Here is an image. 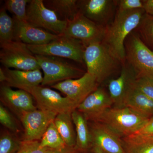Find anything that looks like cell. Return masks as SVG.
<instances>
[{"label":"cell","instance_id":"19","mask_svg":"<svg viewBox=\"0 0 153 153\" xmlns=\"http://www.w3.org/2000/svg\"><path fill=\"white\" fill-rule=\"evenodd\" d=\"M2 68L6 76L5 82L2 83L10 87L23 90L26 88L40 85L43 82V76L41 69L24 71L4 67Z\"/></svg>","mask_w":153,"mask_h":153},{"label":"cell","instance_id":"2","mask_svg":"<svg viewBox=\"0 0 153 153\" xmlns=\"http://www.w3.org/2000/svg\"><path fill=\"white\" fill-rule=\"evenodd\" d=\"M149 119L127 107L113 106L102 114L97 122L106 125L121 136L126 137L139 131Z\"/></svg>","mask_w":153,"mask_h":153},{"label":"cell","instance_id":"11","mask_svg":"<svg viewBox=\"0 0 153 153\" xmlns=\"http://www.w3.org/2000/svg\"><path fill=\"white\" fill-rule=\"evenodd\" d=\"M88 123L91 135V153H125L119 134L100 122Z\"/></svg>","mask_w":153,"mask_h":153},{"label":"cell","instance_id":"4","mask_svg":"<svg viewBox=\"0 0 153 153\" xmlns=\"http://www.w3.org/2000/svg\"><path fill=\"white\" fill-rule=\"evenodd\" d=\"M41 69L44 72L41 85H52L69 79L81 77L85 72L64 58L35 55Z\"/></svg>","mask_w":153,"mask_h":153},{"label":"cell","instance_id":"5","mask_svg":"<svg viewBox=\"0 0 153 153\" xmlns=\"http://www.w3.org/2000/svg\"><path fill=\"white\" fill-rule=\"evenodd\" d=\"M27 45L35 55L54 56L84 63L83 54L85 47L84 44L79 40L63 35L44 45Z\"/></svg>","mask_w":153,"mask_h":153},{"label":"cell","instance_id":"7","mask_svg":"<svg viewBox=\"0 0 153 153\" xmlns=\"http://www.w3.org/2000/svg\"><path fill=\"white\" fill-rule=\"evenodd\" d=\"M27 22L58 36L63 35L67 25L46 7L43 0H30L27 7Z\"/></svg>","mask_w":153,"mask_h":153},{"label":"cell","instance_id":"35","mask_svg":"<svg viewBox=\"0 0 153 153\" xmlns=\"http://www.w3.org/2000/svg\"><path fill=\"white\" fill-rule=\"evenodd\" d=\"M45 153H78L74 147H70L66 146L64 147L58 149L47 148Z\"/></svg>","mask_w":153,"mask_h":153},{"label":"cell","instance_id":"34","mask_svg":"<svg viewBox=\"0 0 153 153\" xmlns=\"http://www.w3.org/2000/svg\"><path fill=\"white\" fill-rule=\"evenodd\" d=\"M133 134L153 138V116L150 118L147 123L139 131Z\"/></svg>","mask_w":153,"mask_h":153},{"label":"cell","instance_id":"16","mask_svg":"<svg viewBox=\"0 0 153 153\" xmlns=\"http://www.w3.org/2000/svg\"><path fill=\"white\" fill-rule=\"evenodd\" d=\"M115 5V1L111 0L78 1L79 13L105 27L112 18Z\"/></svg>","mask_w":153,"mask_h":153},{"label":"cell","instance_id":"9","mask_svg":"<svg viewBox=\"0 0 153 153\" xmlns=\"http://www.w3.org/2000/svg\"><path fill=\"white\" fill-rule=\"evenodd\" d=\"M23 90L27 91L36 101L38 109L56 113L57 114L72 112L77 106L66 97L45 86L26 88Z\"/></svg>","mask_w":153,"mask_h":153},{"label":"cell","instance_id":"1","mask_svg":"<svg viewBox=\"0 0 153 153\" xmlns=\"http://www.w3.org/2000/svg\"><path fill=\"white\" fill-rule=\"evenodd\" d=\"M145 14L143 9L127 11L117 10L114 20L106 27L102 42L121 63H124L126 60V39L138 27Z\"/></svg>","mask_w":153,"mask_h":153},{"label":"cell","instance_id":"28","mask_svg":"<svg viewBox=\"0 0 153 153\" xmlns=\"http://www.w3.org/2000/svg\"><path fill=\"white\" fill-rule=\"evenodd\" d=\"M16 134L11 132H4L0 137V153H16L22 142Z\"/></svg>","mask_w":153,"mask_h":153},{"label":"cell","instance_id":"21","mask_svg":"<svg viewBox=\"0 0 153 153\" xmlns=\"http://www.w3.org/2000/svg\"><path fill=\"white\" fill-rule=\"evenodd\" d=\"M124 106L151 118L153 116V100L143 93L135 84L127 96Z\"/></svg>","mask_w":153,"mask_h":153},{"label":"cell","instance_id":"36","mask_svg":"<svg viewBox=\"0 0 153 153\" xmlns=\"http://www.w3.org/2000/svg\"><path fill=\"white\" fill-rule=\"evenodd\" d=\"M143 2V9L145 13L153 16V0H144Z\"/></svg>","mask_w":153,"mask_h":153},{"label":"cell","instance_id":"24","mask_svg":"<svg viewBox=\"0 0 153 153\" xmlns=\"http://www.w3.org/2000/svg\"><path fill=\"white\" fill-rule=\"evenodd\" d=\"M125 153H153V138L132 134L122 137Z\"/></svg>","mask_w":153,"mask_h":153},{"label":"cell","instance_id":"12","mask_svg":"<svg viewBox=\"0 0 153 153\" xmlns=\"http://www.w3.org/2000/svg\"><path fill=\"white\" fill-rule=\"evenodd\" d=\"M99 85L93 75L86 72L79 78L64 80L51 87L63 94L78 106Z\"/></svg>","mask_w":153,"mask_h":153},{"label":"cell","instance_id":"37","mask_svg":"<svg viewBox=\"0 0 153 153\" xmlns=\"http://www.w3.org/2000/svg\"><path fill=\"white\" fill-rule=\"evenodd\" d=\"M6 76L4 71L3 70L2 68H0V81L2 83L5 82Z\"/></svg>","mask_w":153,"mask_h":153},{"label":"cell","instance_id":"13","mask_svg":"<svg viewBox=\"0 0 153 153\" xmlns=\"http://www.w3.org/2000/svg\"><path fill=\"white\" fill-rule=\"evenodd\" d=\"M56 113L40 109L24 113L19 119L24 127V141H40L50 123L57 115Z\"/></svg>","mask_w":153,"mask_h":153},{"label":"cell","instance_id":"30","mask_svg":"<svg viewBox=\"0 0 153 153\" xmlns=\"http://www.w3.org/2000/svg\"><path fill=\"white\" fill-rule=\"evenodd\" d=\"M0 123L10 131L16 134L20 131L14 118L8 110L1 104L0 105Z\"/></svg>","mask_w":153,"mask_h":153},{"label":"cell","instance_id":"22","mask_svg":"<svg viewBox=\"0 0 153 153\" xmlns=\"http://www.w3.org/2000/svg\"><path fill=\"white\" fill-rule=\"evenodd\" d=\"M45 5L54 11L60 20L68 22L79 13L78 1L43 0Z\"/></svg>","mask_w":153,"mask_h":153},{"label":"cell","instance_id":"32","mask_svg":"<svg viewBox=\"0 0 153 153\" xmlns=\"http://www.w3.org/2000/svg\"><path fill=\"white\" fill-rule=\"evenodd\" d=\"M46 149L41 147L40 141L23 140L16 153H45Z\"/></svg>","mask_w":153,"mask_h":153},{"label":"cell","instance_id":"3","mask_svg":"<svg viewBox=\"0 0 153 153\" xmlns=\"http://www.w3.org/2000/svg\"><path fill=\"white\" fill-rule=\"evenodd\" d=\"M83 60L86 72L93 75L99 84L114 72L120 62L102 42L93 43L85 47Z\"/></svg>","mask_w":153,"mask_h":153},{"label":"cell","instance_id":"27","mask_svg":"<svg viewBox=\"0 0 153 153\" xmlns=\"http://www.w3.org/2000/svg\"><path fill=\"white\" fill-rule=\"evenodd\" d=\"M30 0H7L4 6L13 15V18L21 22H27V7Z\"/></svg>","mask_w":153,"mask_h":153},{"label":"cell","instance_id":"26","mask_svg":"<svg viewBox=\"0 0 153 153\" xmlns=\"http://www.w3.org/2000/svg\"><path fill=\"white\" fill-rule=\"evenodd\" d=\"M53 121L49 125L40 141L41 148L58 149L66 146Z\"/></svg>","mask_w":153,"mask_h":153},{"label":"cell","instance_id":"14","mask_svg":"<svg viewBox=\"0 0 153 153\" xmlns=\"http://www.w3.org/2000/svg\"><path fill=\"white\" fill-rule=\"evenodd\" d=\"M123 63L120 74L117 78L111 79L108 84L109 93L113 106L124 107L127 96L135 84L137 74L131 66Z\"/></svg>","mask_w":153,"mask_h":153},{"label":"cell","instance_id":"33","mask_svg":"<svg viewBox=\"0 0 153 153\" xmlns=\"http://www.w3.org/2000/svg\"><path fill=\"white\" fill-rule=\"evenodd\" d=\"M115 2L120 11L134 10L143 9V1L141 0H120Z\"/></svg>","mask_w":153,"mask_h":153},{"label":"cell","instance_id":"18","mask_svg":"<svg viewBox=\"0 0 153 153\" xmlns=\"http://www.w3.org/2000/svg\"><path fill=\"white\" fill-rule=\"evenodd\" d=\"M15 26V41L27 45L38 46L48 44L58 38L55 35L30 25L27 22H21L13 18Z\"/></svg>","mask_w":153,"mask_h":153},{"label":"cell","instance_id":"20","mask_svg":"<svg viewBox=\"0 0 153 153\" xmlns=\"http://www.w3.org/2000/svg\"><path fill=\"white\" fill-rule=\"evenodd\" d=\"M76 131V143L74 148L78 153H91V139L88 121L77 110L71 113Z\"/></svg>","mask_w":153,"mask_h":153},{"label":"cell","instance_id":"25","mask_svg":"<svg viewBox=\"0 0 153 153\" xmlns=\"http://www.w3.org/2000/svg\"><path fill=\"white\" fill-rule=\"evenodd\" d=\"M13 41H15L14 19L3 7L0 10V45Z\"/></svg>","mask_w":153,"mask_h":153},{"label":"cell","instance_id":"23","mask_svg":"<svg viewBox=\"0 0 153 153\" xmlns=\"http://www.w3.org/2000/svg\"><path fill=\"white\" fill-rule=\"evenodd\" d=\"M71 113L68 112L59 114L53 122L66 146L74 147L76 134Z\"/></svg>","mask_w":153,"mask_h":153},{"label":"cell","instance_id":"29","mask_svg":"<svg viewBox=\"0 0 153 153\" xmlns=\"http://www.w3.org/2000/svg\"><path fill=\"white\" fill-rule=\"evenodd\" d=\"M138 27L144 41L153 49V16L145 13Z\"/></svg>","mask_w":153,"mask_h":153},{"label":"cell","instance_id":"6","mask_svg":"<svg viewBox=\"0 0 153 153\" xmlns=\"http://www.w3.org/2000/svg\"><path fill=\"white\" fill-rule=\"evenodd\" d=\"M0 47V62L3 67L24 71L41 69L27 44L13 41L1 44Z\"/></svg>","mask_w":153,"mask_h":153},{"label":"cell","instance_id":"17","mask_svg":"<svg viewBox=\"0 0 153 153\" xmlns=\"http://www.w3.org/2000/svg\"><path fill=\"white\" fill-rule=\"evenodd\" d=\"M0 96L3 104L10 108L19 117L24 113L37 109L33 102V97L26 91L14 90L8 85L2 83Z\"/></svg>","mask_w":153,"mask_h":153},{"label":"cell","instance_id":"10","mask_svg":"<svg viewBox=\"0 0 153 153\" xmlns=\"http://www.w3.org/2000/svg\"><path fill=\"white\" fill-rule=\"evenodd\" d=\"M106 27L94 23L80 13L67 22L63 35L79 40L85 47L91 44L102 42Z\"/></svg>","mask_w":153,"mask_h":153},{"label":"cell","instance_id":"31","mask_svg":"<svg viewBox=\"0 0 153 153\" xmlns=\"http://www.w3.org/2000/svg\"><path fill=\"white\" fill-rule=\"evenodd\" d=\"M135 85L143 93L153 100V75L137 74Z\"/></svg>","mask_w":153,"mask_h":153},{"label":"cell","instance_id":"15","mask_svg":"<svg viewBox=\"0 0 153 153\" xmlns=\"http://www.w3.org/2000/svg\"><path fill=\"white\" fill-rule=\"evenodd\" d=\"M113 105L108 92L99 87L77 106L76 110L82 114L88 121L94 122Z\"/></svg>","mask_w":153,"mask_h":153},{"label":"cell","instance_id":"8","mask_svg":"<svg viewBox=\"0 0 153 153\" xmlns=\"http://www.w3.org/2000/svg\"><path fill=\"white\" fill-rule=\"evenodd\" d=\"M125 43L126 60L137 74L153 75V51L136 34L130 35Z\"/></svg>","mask_w":153,"mask_h":153}]
</instances>
